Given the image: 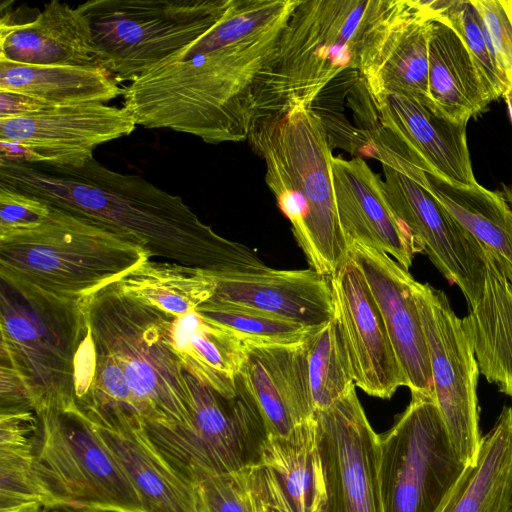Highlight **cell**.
<instances>
[{
	"label": "cell",
	"instance_id": "cell-13",
	"mask_svg": "<svg viewBox=\"0 0 512 512\" xmlns=\"http://www.w3.org/2000/svg\"><path fill=\"white\" fill-rule=\"evenodd\" d=\"M412 289L428 347L435 402L456 452L467 466L474 465L482 440L477 398L480 371L474 350L462 318L443 291L415 279Z\"/></svg>",
	"mask_w": 512,
	"mask_h": 512
},
{
	"label": "cell",
	"instance_id": "cell-23",
	"mask_svg": "<svg viewBox=\"0 0 512 512\" xmlns=\"http://www.w3.org/2000/svg\"><path fill=\"white\" fill-rule=\"evenodd\" d=\"M86 419L134 486L144 512H196L193 484L164 460L141 426L121 416Z\"/></svg>",
	"mask_w": 512,
	"mask_h": 512
},
{
	"label": "cell",
	"instance_id": "cell-20",
	"mask_svg": "<svg viewBox=\"0 0 512 512\" xmlns=\"http://www.w3.org/2000/svg\"><path fill=\"white\" fill-rule=\"evenodd\" d=\"M209 300L260 310L276 317L318 328L333 318L331 277L312 268L214 274Z\"/></svg>",
	"mask_w": 512,
	"mask_h": 512
},
{
	"label": "cell",
	"instance_id": "cell-46",
	"mask_svg": "<svg viewBox=\"0 0 512 512\" xmlns=\"http://www.w3.org/2000/svg\"><path fill=\"white\" fill-rule=\"evenodd\" d=\"M509 512H512V505H511V508H510Z\"/></svg>",
	"mask_w": 512,
	"mask_h": 512
},
{
	"label": "cell",
	"instance_id": "cell-10",
	"mask_svg": "<svg viewBox=\"0 0 512 512\" xmlns=\"http://www.w3.org/2000/svg\"><path fill=\"white\" fill-rule=\"evenodd\" d=\"M466 467L434 397L412 396L393 427L379 435L384 512H436Z\"/></svg>",
	"mask_w": 512,
	"mask_h": 512
},
{
	"label": "cell",
	"instance_id": "cell-24",
	"mask_svg": "<svg viewBox=\"0 0 512 512\" xmlns=\"http://www.w3.org/2000/svg\"><path fill=\"white\" fill-rule=\"evenodd\" d=\"M484 248V247H483ZM485 280L481 297L463 328L480 374L512 396V265L484 248Z\"/></svg>",
	"mask_w": 512,
	"mask_h": 512
},
{
	"label": "cell",
	"instance_id": "cell-17",
	"mask_svg": "<svg viewBox=\"0 0 512 512\" xmlns=\"http://www.w3.org/2000/svg\"><path fill=\"white\" fill-rule=\"evenodd\" d=\"M334 314L348 351L356 387L389 399L406 380L367 281L347 256L331 276Z\"/></svg>",
	"mask_w": 512,
	"mask_h": 512
},
{
	"label": "cell",
	"instance_id": "cell-26",
	"mask_svg": "<svg viewBox=\"0 0 512 512\" xmlns=\"http://www.w3.org/2000/svg\"><path fill=\"white\" fill-rule=\"evenodd\" d=\"M431 19L424 1L410 0L360 75L369 93H396L433 105L428 94Z\"/></svg>",
	"mask_w": 512,
	"mask_h": 512
},
{
	"label": "cell",
	"instance_id": "cell-22",
	"mask_svg": "<svg viewBox=\"0 0 512 512\" xmlns=\"http://www.w3.org/2000/svg\"><path fill=\"white\" fill-rule=\"evenodd\" d=\"M0 61L25 65L96 66L91 27L78 9L53 0L31 21L0 22Z\"/></svg>",
	"mask_w": 512,
	"mask_h": 512
},
{
	"label": "cell",
	"instance_id": "cell-41",
	"mask_svg": "<svg viewBox=\"0 0 512 512\" xmlns=\"http://www.w3.org/2000/svg\"><path fill=\"white\" fill-rule=\"evenodd\" d=\"M53 108L55 106L18 93L0 91V119L34 115Z\"/></svg>",
	"mask_w": 512,
	"mask_h": 512
},
{
	"label": "cell",
	"instance_id": "cell-14",
	"mask_svg": "<svg viewBox=\"0 0 512 512\" xmlns=\"http://www.w3.org/2000/svg\"><path fill=\"white\" fill-rule=\"evenodd\" d=\"M124 108L105 104L55 107L0 119V160L79 168L97 146L136 129Z\"/></svg>",
	"mask_w": 512,
	"mask_h": 512
},
{
	"label": "cell",
	"instance_id": "cell-36",
	"mask_svg": "<svg viewBox=\"0 0 512 512\" xmlns=\"http://www.w3.org/2000/svg\"><path fill=\"white\" fill-rule=\"evenodd\" d=\"M435 19L451 26L461 37L474 60L491 101L503 96L510 82L498 66L481 16L471 0H448Z\"/></svg>",
	"mask_w": 512,
	"mask_h": 512
},
{
	"label": "cell",
	"instance_id": "cell-27",
	"mask_svg": "<svg viewBox=\"0 0 512 512\" xmlns=\"http://www.w3.org/2000/svg\"><path fill=\"white\" fill-rule=\"evenodd\" d=\"M428 59V94L441 114L467 123L491 102L463 40L438 19L429 22Z\"/></svg>",
	"mask_w": 512,
	"mask_h": 512
},
{
	"label": "cell",
	"instance_id": "cell-1",
	"mask_svg": "<svg viewBox=\"0 0 512 512\" xmlns=\"http://www.w3.org/2000/svg\"><path fill=\"white\" fill-rule=\"evenodd\" d=\"M298 0H230L196 40L123 89L137 125L209 144L248 139L259 77L273 59Z\"/></svg>",
	"mask_w": 512,
	"mask_h": 512
},
{
	"label": "cell",
	"instance_id": "cell-18",
	"mask_svg": "<svg viewBox=\"0 0 512 512\" xmlns=\"http://www.w3.org/2000/svg\"><path fill=\"white\" fill-rule=\"evenodd\" d=\"M348 256L364 275L384 320L391 344L412 396H433L428 347L413 295L414 278L382 250L356 240Z\"/></svg>",
	"mask_w": 512,
	"mask_h": 512
},
{
	"label": "cell",
	"instance_id": "cell-38",
	"mask_svg": "<svg viewBox=\"0 0 512 512\" xmlns=\"http://www.w3.org/2000/svg\"><path fill=\"white\" fill-rule=\"evenodd\" d=\"M479 12L498 66L512 82V13L508 0H471Z\"/></svg>",
	"mask_w": 512,
	"mask_h": 512
},
{
	"label": "cell",
	"instance_id": "cell-11",
	"mask_svg": "<svg viewBox=\"0 0 512 512\" xmlns=\"http://www.w3.org/2000/svg\"><path fill=\"white\" fill-rule=\"evenodd\" d=\"M188 429H143L148 441L185 480L202 468L228 474L259 465L268 433L260 411L239 377L237 395L227 398L194 379Z\"/></svg>",
	"mask_w": 512,
	"mask_h": 512
},
{
	"label": "cell",
	"instance_id": "cell-16",
	"mask_svg": "<svg viewBox=\"0 0 512 512\" xmlns=\"http://www.w3.org/2000/svg\"><path fill=\"white\" fill-rule=\"evenodd\" d=\"M382 169L389 204L417 253L424 252L474 308L485 280L483 246L414 180L388 166Z\"/></svg>",
	"mask_w": 512,
	"mask_h": 512
},
{
	"label": "cell",
	"instance_id": "cell-37",
	"mask_svg": "<svg viewBox=\"0 0 512 512\" xmlns=\"http://www.w3.org/2000/svg\"><path fill=\"white\" fill-rule=\"evenodd\" d=\"M190 481L196 512H251L242 471L220 474L195 468Z\"/></svg>",
	"mask_w": 512,
	"mask_h": 512
},
{
	"label": "cell",
	"instance_id": "cell-28",
	"mask_svg": "<svg viewBox=\"0 0 512 512\" xmlns=\"http://www.w3.org/2000/svg\"><path fill=\"white\" fill-rule=\"evenodd\" d=\"M171 338L185 371L220 395H237L246 345L196 309L173 320Z\"/></svg>",
	"mask_w": 512,
	"mask_h": 512
},
{
	"label": "cell",
	"instance_id": "cell-31",
	"mask_svg": "<svg viewBox=\"0 0 512 512\" xmlns=\"http://www.w3.org/2000/svg\"><path fill=\"white\" fill-rule=\"evenodd\" d=\"M484 248L512 265V209L501 192L452 186L427 174L420 184Z\"/></svg>",
	"mask_w": 512,
	"mask_h": 512
},
{
	"label": "cell",
	"instance_id": "cell-2",
	"mask_svg": "<svg viewBox=\"0 0 512 512\" xmlns=\"http://www.w3.org/2000/svg\"><path fill=\"white\" fill-rule=\"evenodd\" d=\"M88 332L75 358V403L88 418L143 429H188L193 393L171 338L175 316L112 283L84 302Z\"/></svg>",
	"mask_w": 512,
	"mask_h": 512
},
{
	"label": "cell",
	"instance_id": "cell-32",
	"mask_svg": "<svg viewBox=\"0 0 512 512\" xmlns=\"http://www.w3.org/2000/svg\"><path fill=\"white\" fill-rule=\"evenodd\" d=\"M115 284L125 295L177 317L195 310L213 296L215 278L201 269L147 260Z\"/></svg>",
	"mask_w": 512,
	"mask_h": 512
},
{
	"label": "cell",
	"instance_id": "cell-25",
	"mask_svg": "<svg viewBox=\"0 0 512 512\" xmlns=\"http://www.w3.org/2000/svg\"><path fill=\"white\" fill-rule=\"evenodd\" d=\"M259 466L279 512L321 511L325 485L315 416L287 436L268 435Z\"/></svg>",
	"mask_w": 512,
	"mask_h": 512
},
{
	"label": "cell",
	"instance_id": "cell-35",
	"mask_svg": "<svg viewBox=\"0 0 512 512\" xmlns=\"http://www.w3.org/2000/svg\"><path fill=\"white\" fill-rule=\"evenodd\" d=\"M196 310L245 345H298L316 329L253 308L208 300Z\"/></svg>",
	"mask_w": 512,
	"mask_h": 512
},
{
	"label": "cell",
	"instance_id": "cell-39",
	"mask_svg": "<svg viewBox=\"0 0 512 512\" xmlns=\"http://www.w3.org/2000/svg\"><path fill=\"white\" fill-rule=\"evenodd\" d=\"M50 212L44 201L0 185V234L34 228Z\"/></svg>",
	"mask_w": 512,
	"mask_h": 512
},
{
	"label": "cell",
	"instance_id": "cell-42",
	"mask_svg": "<svg viewBox=\"0 0 512 512\" xmlns=\"http://www.w3.org/2000/svg\"><path fill=\"white\" fill-rule=\"evenodd\" d=\"M41 512H107L100 510L75 509L68 507H44Z\"/></svg>",
	"mask_w": 512,
	"mask_h": 512
},
{
	"label": "cell",
	"instance_id": "cell-19",
	"mask_svg": "<svg viewBox=\"0 0 512 512\" xmlns=\"http://www.w3.org/2000/svg\"><path fill=\"white\" fill-rule=\"evenodd\" d=\"M331 171L347 243L356 240L382 250L408 270L417 251L389 204L384 181L361 157L332 156Z\"/></svg>",
	"mask_w": 512,
	"mask_h": 512
},
{
	"label": "cell",
	"instance_id": "cell-43",
	"mask_svg": "<svg viewBox=\"0 0 512 512\" xmlns=\"http://www.w3.org/2000/svg\"><path fill=\"white\" fill-rule=\"evenodd\" d=\"M503 97L504 99L506 100V103H507V107H508V111H509V115H510V118H511V121H512V83H510L504 94H503Z\"/></svg>",
	"mask_w": 512,
	"mask_h": 512
},
{
	"label": "cell",
	"instance_id": "cell-6",
	"mask_svg": "<svg viewBox=\"0 0 512 512\" xmlns=\"http://www.w3.org/2000/svg\"><path fill=\"white\" fill-rule=\"evenodd\" d=\"M38 226L0 234L1 282L82 303L151 259L135 238L57 207Z\"/></svg>",
	"mask_w": 512,
	"mask_h": 512
},
{
	"label": "cell",
	"instance_id": "cell-15",
	"mask_svg": "<svg viewBox=\"0 0 512 512\" xmlns=\"http://www.w3.org/2000/svg\"><path fill=\"white\" fill-rule=\"evenodd\" d=\"M325 498L321 512H384L379 481V435L353 385L315 413Z\"/></svg>",
	"mask_w": 512,
	"mask_h": 512
},
{
	"label": "cell",
	"instance_id": "cell-47",
	"mask_svg": "<svg viewBox=\"0 0 512 512\" xmlns=\"http://www.w3.org/2000/svg\"><path fill=\"white\" fill-rule=\"evenodd\" d=\"M510 83H512V82H510Z\"/></svg>",
	"mask_w": 512,
	"mask_h": 512
},
{
	"label": "cell",
	"instance_id": "cell-29",
	"mask_svg": "<svg viewBox=\"0 0 512 512\" xmlns=\"http://www.w3.org/2000/svg\"><path fill=\"white\" fill-rule=\"evenodd\" d=\"M512 505V407L482 436L478 459L436 512H509Z\"/></svg>",
	"mask_w": 512,
	"mask_h": 512
},
{
	"label": "cell",
	"instance_id": "cell-8",
	"mask_svg": "<svg viewBox=\"0 0 512 512\" xmlns=\"http://www.w3.org/2000/svg\"><path fill=\"white\" fill-rule=\"evenodd\" d=\"M1 361L25 384L34 410L71 409L76 354L88 332L84 304L25 293L1 282Z\"/></svg>",
	"mask_w": 512,
	"mask_h": 512
},
{
	"label": "cell",
	"instance_id": "cell-21",
	"mask_svg": "<svg viewBox=\"0 0 512 512\" xmlns=\"http://www.w3.org/2000/svg\"><path fill=\"white\" fill-rule=\"evenodd\" d=\"M239 377L268 435L287 436L315 416L305 344L246 345Z\"/></svg>",
	"mask_w": 512,
	"mask_h": 512
},
{
	"label": "cell",
	"instance_id": "cell-33",
	"mask_svg": "<svg viewBox=\"0 0 512 512\" xmlns=\"http://www.w3.org/2000/svg\"><path fill=\"white\" fill-rule=\"evenodd\" d=\"M34 410L0 411V512H41L44 504L33 471Z\"/></svg>",
	"mask_w": 512,
	"mask_h": 512
},
{
	"label": "cell",
	"instance_id": "cell-30",
	"mask_svg": "<svg viewBox=\"0 0 512 512\" xmlns=\"http://www.w3.org/2000/svg\"><path fill=\"white\" fill-rule=\"evenodd\" d=\"M0 91L62 107L104 104L123 89L97 66L25 65L0 61Z\"/></svg>",
	"mask_w": 512,
	"mask_h": 512
},
{
	"label": "cell",
	"instance_id": "cell-3",
	"mask_svg": "<svg viewBox=\"0 0 512 512\" xmlns=\"http://www.w3.org/2000/svg\"><path fill=\"white\" fill-rule=\"evenodd\" d=\"M0 185L131 236L152 257L216 275L268 268L252 249L202 222L180 196L94 157L79 168L0 160Z\"/></svg>",
	"mask_w": 512,
	"mask_h": 512
},
{
	"label": "cell",
	"instance_id": "cell-48",
	"mask_svg": "<svg viewBox=\"0 0 512 512\" xmlns=\"http://www.w3.org/2000/svg\"><path fill=\"white\" fill-rule=\"evenodd\" d=\"M511 398H512V396H511Z\"/></svg>",
	"mask_w": 512,
	"mask_h": 512
},
{
	"label": "cell",
	"instance_id": "cell-49",
	"mask_svg": "<svg viewBox=\"0 0 512 512\" xmlns=\"http://www.w3.org/2000/svg\"><path fill=\"white\" fill-rule=\"evenodd\" d=\"M321 512V511H320Z\"/></svg>",
	"mask_w": 512,
	"mask_h": 512
},
{
	"label": "cell",
	"instance_id": "cell-44",
	"mask_svg": "<svg viewBox=\"0 0 512 512\" xmlns=\"http://www.w3.org/2000/svg\"><path fill=\"white\" fill-rule=\"evenodd\" d=\"M503 192H501L504 196V198L509 203L511 209H512V184L511 185H503Z\"/></svg>",
	"mask_w": 512,
	"mask_h": 512
},
{
	"label": "cell",
	"instance_id": "cell-7",
	"mask_svg": "<svg viewBox=\"0 0 512 512\" xmlns=\"http://www.w3.org/2000/svg\"><path fill=\"white\" fill-rule=\"evenodd\" d=\"M34 411L33 471L44 507L144 512L134 486L77 405Z\"/></svg>",
	"mask_w": 512,
	"mask_h": 512
},
{
	"label": "cell",
	"instance_id": "cell-9",
	"mask_svg": "<svg viewBox=\"0 0 512 512\" xmlns=\"http://www.w3.org/2000/svg\"><path fill=\"white\" fill-rule=\"evenodd\" d=\"M230 0H90L78 5L92 33L94 61L116 83H130L190 44Z\"/></svg>",
	"mask_w": 512,
	"mask_h": 512
},
{
	"label": "cell",
	"instance_id": "cell-40",
	"mask_svg": "<svg viewBox=\"0 0 512 512\" xmlns=\"http://www.w3.org/2000/svg\"><path fill=\"white\" fill-rule=\"evenodd\" d=\"M251 512H279L270 497L259 465L242 470Z\"/></svg>",
	"mask_w": 512,
	"mask_h": 512
},
{
	"label": "cell",
	"instance_id": "cell-12",
	"mask_svg": "<svg viewBox=\"0 0 512 512\" xmlns=\"http://www.w3.org/2000/svg\"><path fill=\"white\" fill-rule=\"evenodd\" d=\"M369 94L375 117L363 130L369 142L368 156L412 180L425 172L452 186L477 184L467 146V123L452 121L433 105L412 97Z\"/></svg>",
	"mask_w": 512,
	"mask_h": 512
},
{
	"label": "cell",
	"instance_id": "cell-34",
	"mask_svg": "<svg viewBox=\"0 0 512 512\" xmlns=\"http://www.w3.org/2000/svg\"><path fill=\"white\" fill-rule=\"evenodd\" d=\"M315 411L330 407L354 384L348 351L333 317L304 342Z\"/></svg>",
	"mask_w": 512,
	"mask_h": 512
},
{
	"label": "cell",
	"instance_id": "cell-4",
	"mask_svg": "<svg viewBox=\"0 0 512 512\" xmlns=\"http://www.w3.org/2000/svg\"><path fill=\"white\" fill-rule=\"evenodd\" d=\"M410 0H298L258 80L252 125L311 107L339 74L369 66Z\"/></svg>",
	"mask_w": 512,
	"mask_h": 512
},
{
	"label": "cell",
	"instance_id": "cell-5",
	"mask_svg": "<svg viewBox=\"0 0 512 512\" xmlns=\"http://www.w3.org/2000/svg\"><path fill=\"white\" fill-rule=\"evenodd\" d=\"M247 141L312 269L332 276L348 256L333 190L332 146L311 107L254 123Z\"/></svg>",
	"mask_w": 512,
	"mask_h": 512
},
{
	"label": "cell",
	"instance_id": "cell-45",
	"mask_svg": "<svg viewBox=\"0 0 512 512\" xmlns=\"http://www.w3.org/2000/svg\"><path fill=\"white\" fill-rule=\"evenodd\" d=\"M508 4H509V7H510V10H511V13H512V0H508Z\"/></svg>",
	"mask_w": 512,
	"mask_h": 512
}]
</instances>
